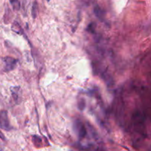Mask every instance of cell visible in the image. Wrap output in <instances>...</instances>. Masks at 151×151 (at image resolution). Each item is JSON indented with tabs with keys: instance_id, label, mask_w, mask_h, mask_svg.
Instances as JSON below:
<instances>
[{
	"instance_id": "cell-8",
	"label": "cell",
	"mask_w": 151,
	"mask_h": 151,
	"mask_svg": "<svg viewBox=\"0 0 151 151\" xmlns=\"http://www.w3.org/2000/svg\"><path fill=\"white\" fill-rule=\"evenodd\" d=\"M94 12H95V14L97 15V17H99V18L103 17V10L100 9V7H96L95 9H94Z\"/></svg>"
},
{
	"instance_id": "cell-1",
	"label": "cell",
	"mask_w": 151,
	"mask_h": 151,
	"mask_svg": "<svg viewBox=\"0 0 151 151\" xmlns=\"http://www.w3.org/2000/svg\"><path fill=\"white\" fill-rule=\"evenodd\" d=\"M0 128L4 131H10L11 126L10 125L8 119V114L7 111H0Z\"/></svg>"
},
{
	"instance_id": "cell-5",
	"label": "cell",
	"mask_w": 151,
	"mask_h": 151,
	"mask_svg": "<svg viewBox=\"0 0 151 151\" xmlns=\"http://www.w3.org/2000/svg\"><path fill=\"white\" fill-rule=\"evenodd\" d=\"M20 89L19 86H15V87H12L10 88L11 90V92H12V96H13V99L15 100H17L19 99V91Z\"/></svg>"
},
{
	"instance_id": "cell-7",
	"label": "cell",
	"mask_w": 151,
	"mask_h": 151,
	"mask_svg": "<svg viewBox=\"0 0 151 151\" xmlns=\"http://www.w3.org/2000/svg\"><path fill=\"white\" fill-rule=\"evenodd\" d=\"M37 13H38V4H37L36 1H34L32 8V16L33 19L36 18Z\"/></svg>"
},
{
	"instance_id": "cell-10",
	"label": "cell",
	"mask_w": 151,
	"mask_h": 151,
	"mask_svg": "<svg viewBox=\"0 0 151 151\" xmlns=\"http://www.w3.org/2000/svg\"><path fill=\"white\" fill-rule=\"evenodd\" d=\"M47 1H50V0H47Z\"/></svg>"
},
{
	"instance_id": "cell-3",
	"label": "cell",
	"mask_w": 151,
	"mask_h": 151,
	"mask_svg": "<svg viewBox=\"0 0 151 151\" xmlns=\"http://www.w3.org/2000/svg\"><path fill=\"white\" fill-rule=\"evenodd\" d=\"M74 128L75 130V132L77 133V134L78 135V137L81 139L84 138V137L86 136L87 132L86 129L84 127L83 124L79 120H76L74 124Z\"/></svg>"
},
{
	"instance_id": "cell-9",
	"label": "cell",
	"mask_w": 151,
	"mask_h": 151,
	"mask_svg": "<svg viewBox=\"0 0 151 151\" xmlns=\"http://www.w3.org/2000/svg\"><path fill=\"white\" fill-rule=\"evenodd\" d=\"M0 139H1L2 140H5V138H4V136L3 135L2 133L0 131Z\"/></svg>"
},
{
	"instance_id": "cell-2",
	"label": "cell",
	"mask_w": 151,
	"mask_h": 151,
	"mask_svg": "<svg viewBox=\"0 0 151 151\" xmlns=\"http://www.w3.org/2000/svg\"><path fill=\"white\" fill-rule=\"evenodd\" d=\"M4 63V72H10L16 68L18 60L12 57H4L2 58Z\"/></svg>"
},
{
	"instance_id": "cell-6",
	"label": "cell",
	"mask_w": 151,
	"mask_h": 151,
	"mask_svg": "<svg viewBox=\"0 0 151 151\" xmlns=\"http://www.w3.org/2000/svg\"><path fill=\"white\" fill-rule=\"evenodd\" d=\"M10 4L15 10H19L20 9V2L19 0H10Z\"/></svg>"
},
{
	"instance_id": "cell-4",
	"label": "cell",
	"mask_w": 151,
	"mask_h": 151,
	"mask_svg": "<svg viewBox=\"0 0 151 151\" xmlns=\"http://www.w3.org/2000/svg\"><path fill=\"white\" fill-rule=\"evenodd\" d=\"M12 30L13 32H16L17 34H19V35H22L23 34V30H22V27L19 24V23H17L16 22H14L13 23V24H12Z\"/></svg>"
}]
</instances>
